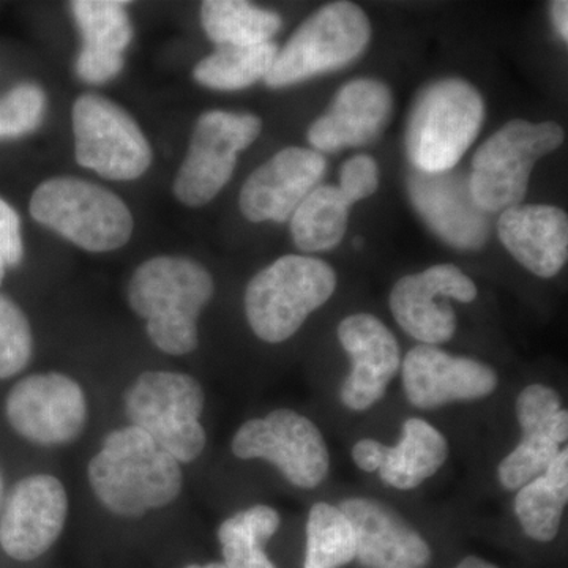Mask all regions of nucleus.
<instances>
[{"instance_id": "a878e982", "label": "nucleus", "mask_w": 568, "mask_h": 568, "mask_svg": "<svg viewBox=\"0 0 568 568\" xmlns=\"http://www.w3.org/2000/svg\"><path fill=\"white\" fill-rule=\"evenodd\" d=\"M282 517L274 507L257 504L224 519L216 530L227 568H278L265 545L278 532Z\"/></svg>"}, {"instance_id": "f257e3e1", "label": "nucleus", "mask_w": 568, "mask_h": 568, "mask_svg": "<svg viewBox=\"0 0 568 568\" xmlns=\"http://www.w3.org/2000/svg\"><path fill=\"white\" fill-rule=\"evenodd\" d=\"M99 503L119 518L173 506L183 489L181 463L136 426L112 429L88 466Z\"/></svg>"}, {"instance_id": "58836bf2", "label": "nucleus", "mask_w": 568, "mask_h": 568, "mask_svg": "<svg viewBox=\"0 0 568 568\" xmlns=\"http://www.w3.org/2000/svg\"><path fill=\"white\" fill-rule=\"evenodd\" d=\"M6 267L7 265L3 264L2 260H0V284H2L3 278H6Z\"/></svg>"}, {"instance_id": "423d86ee", "label": "nucleus", "mask_w": 568, "mask_h": 568, "mask_svg": "<svg viewBox=\"0 0 568 568\" xmlns=\"http://www.w3.org/2000/svg\"><path fill=\"white\" fill-rule=\"evenodd\" d=\"M31 215L85 252L122 248L132 239L133 215L118 194L77 178H54L37 186Z\"/></svg>"}, {"instance_id": "7ed1b4c3", "label": "nucleus", "mask_w": 568, "mask_h": 568, "mask_svg": "<svg viewBox=\"0 0 568 568\" xmlns=\"http://www.w3.org/2000/svg\"><path fill=\"white\" fill-rule=\"evenodd\" d=\"M484 121V97L470 82L459 78L433 81L410 110L407 159L420 173L452 171L477 140Z\"/></svg>"}, {"instance_id": "bb28decb", "label": "nucleus", "mask_w": 568, "mask_h": 568, "mask_svg": "<svg viewBox=\"0 0 568 568\" xmlns=\"http://www.w3.org/2000/svg\"><path fill=\"white\" fill-rule=\"evenodd\" d=\"M205 33L219 47L267 43L282 28V18L242 0H207L201 6Z\"/></svg>"}, {"instance_id": "c85d7f7f", "label": "nucleus", "mask_w": 568, "mask_h": 568, "mask_svg": "<svg viewBox=\"0 0 568 568\" xmlns=\"http://www.w3.org/2000/svg\"><path fill=\"white\" fill-rule=\"evenodd\" d=\"M355 559L353 528L338 507L316 503L306 519L304 568H342Z\"/></svg>"}, {"instance_id": "dca6fc26", "label": "nucleus", "mask_w": 568, "mask_h": 568, "mask_svg": "<svg viewBox=\"0 0 568 568\" xmlns=\"http://www.w3.org/2000/svg\"><path fill=\"white\" fill-rule=\"evenodd\" d=\"M402 377L407 402L425 410L487 398L499 384L491 366L428 345L406 354Z\"/></svg>"}, {"instance_id": "2f4dec72", "label": "nucleus", "mask_w": 568, "mask_h": 568, "mask_svg": "<svg viewBox=\"0 0 568 568\" xmlns=\"http://www.w3.org/2000/svg\"><path fill=\"white\" fill-rule=\"evenodd\" d=\"M47 95L37 84H20L0 99V140L20 138L39 129Z\"/></svg>"}, {"instance_id": "7c9ffc66", "label": "nucleus", "mask_w": 568, "mask_h": 568, "mask_svg": "<svg viewBox=\"0 0 568 568\" xmlns=\"http://www.w3.org/2000/svg\"><path fill=\"white\" fill-rule=\"evenodd\" d=\"M31 323L17 302L0 294V381L20 375L31 364Z\"/></svg>"}, {"instance_id": "c756f323", "label": "nucleus", "mask_w": 568, "mask_h": 568, "mask_svg": "<svg viewBox=\"0 0 568 568\" xmlns=\"http://www.w3.org/2000/svg\"><path fill=\"white\" fill-rule=\"evenodd\" d=\"M125 6L126 2H114V0L71 2V11L80 26L84 47L122 54L133 37Z\"/></svg>"}, {"instance_id": "f3484780", "label": "nucleus", "mask_w": 568, "mask_h": 568, "mask_svg": "<svg viewBox=\"0 0 568 568\" xmlns=\"http://www.w3.org/2000/svg\"><path fill=\"white\" fill-rule=\"evenodd\" d=\"M336 334L351 358L339 398L347 409L364 413L386 395L402 368V349L390 328L369 313L345 317Z\"/></svg>"}, {"instance_id": "6ab92c4d", "label": "nucleus", "mask_w": 568, "mask_h": 568, "mask_svg": "<svg viewBox=\"0 0 568 568\" xmlns=\"http://www.w3.org/2000/svg\"><path fill=\"white\" fill-rule=\"evenodd\" d=\"M407 189L410 203L429 230L446 244L458 250H478L488 241L489 213L481 211L474 201L469 175L414 170Z\"/></svg>"}, {"instance_id": "20e7f679", "label": "nucleus", "mask_w": 568, "mask_h": 568, "mask_svg": "<svg viewBox=\"0 0 568 568\" xmlns=\"http://www.w3.org/2000/svg\"><path fill=\"white\" fill-rule=\"evenodd\" d=\"M335 290L332 265L317 257L287 254L250 280L244 297L246 320L257 338L278 345L297 334Z\"/></svg>"}, {"instance_id": "5701e85b", "label": "nucleus", "mask_w": 568, "mask_h": 568, "mask_svg": "<svg viewBox=\"0 0 568 568\" xmlns=\"http://www.w3.org/2000/svg\"><path fill=\"white\" fill-rule=\"evenodd\" d=\"M448 458L446 436L424 418H407L396 446L381 444L377 473L392 488L409 491L439 473Z\"/></svg>"}, {"instance_id": "1a4fd4ad", "label": "nucleus", "mask_w": 568, "mask_h": 568, "mask_svg": "<svg viewBox=\"0 0 568 568\" xmlns=\"http://www.w3.org/2000/svg\"><path fill=\"white\" fill-rule=\"evenodd\" d=\"M74 155L78 164L108 181H136L151 168L153 153L140 125L123 108L99 93H84L73 104Z\"/></svg>"}, {"instance_id": "6e6552de", "label": "nucleus", "mask_w": 568, "mask_h": 568, "mask_svg": "<svg viewBox=\"0 0 568 568\" xmlns=\"http://www.w3.org/2000/svg\"><path fill=\"white\" fill-rule=\"evenodd\" d=\"M564 142L556 122L514 119L493 133L474 153L470 194L481 211L504 212L521 204L538 160Z\"/></svg>"}, {"instance_id": "72a5a7b5", "label": "nucleus", "mask_w": 568, "mask_h": 568, "mask_svg": "<svg viewBox=\"0 0 568 568\" xmlns=\"http://www.w3.org/2000/svg\"><path fill=\"white\" fill-rule=\"evenodd\" d=\"M123 69V58L119 52L95 50L82 47L77 61V73L89 84H103L114 80Z\"/></svg>"}, {"instance_id": "b1692460", "label": "nucleus", "mask_w": 568, "mask_h": 568, "mask_svg": "<svg viewBox=\"0 0 568 568\" xmlns=\"http://www.w3.org/2000/svg\"><path fill=\"white\" fill-rule=\"evenodd\" d=\"M568 503V450L562 452L544 474L518 489L514 510L523 532L532 540H555Z\"/></svg>"}, {"instance_id": "aec40b11", "label": "nucleus", "mask_w": 568, "mask_h": 568, "mask_svg": "<svg viewBox=\"0 0 568 568\" xmlns=\"http://www.w3.org/2000/svg\"><path fill=\"white\" fill-rule=\"evenodd\" d=\"M353 528L355 559L364 568H426L428 541L398 511L369 497H349L338 506Z\"/></svg>"}, {"instance_id": "9b49d317", "label": "nucleus", "mask_w": 568, "mask_h": 568, "mask_svg": "<svg viewBox=\"0 0 568 568\" xmlns=\"http://www.w3.org/2000/svg\"><path fill=\"white\" fill-rule=\"evenodd\" d=\"M263 122L242 112L207 111L197 119L189 153L174 179V194L189 207L219 196L233 178L237 155L260 138Z\"/></svg>"}, {"instance_id": "c9c22d12", "label": "nucleus", "mask_w": 568, "mask_h": 568, "mask_svg": "<svg viewBox=\"0 0 568 568\" xmlns=\"http://www.w3.org/2000/svg\"><path fill=\"white\" fill-rule=\"evenodd\" d=\"M568 3L566 0H558L551 3V20L558 31L560 39L568 40Z\"/></svg>"}, {"instance_id": "f8f14e48", "label": "nucleus", "mask_w": 568, "mask_h": 568, "mask_svg": "<svg viewBox=\"0 0 568 568\" xmlns=\"http://www.w3.org/2000/svg\"><path fill=\"white\" fill-rule=\"evenodd\" d=\"M6 418L10 428L33 446H67L88 426V396L69 375L33 373L10 388L6 396Z\"/></svg>"}, {"instance_id": "cd10ccee", "label": "nucleus", "mask_w": 568, "mask_h": 568, "mask_svg": "<svg viewBox=\"0 0 568 568\" xmlns=\"http://www.w3.org/2000/svg\"><path fill=\"white\" fill-rule=\"evenodd\" d=\"M278 50L274 41L253 47L224 44L194 67L193 78L213 91H242L264 80Z\"/></svg>"}, {"instance_id": "4c0bfd02", "label": "nucleus", "mask_w": 568, "mask_h": 568, "mask_svg": "<svg viewBox=\"0 0 568 568\" xmlns=\"http://www.w3.org/2000/svg\"><path fill=\"white\" fill-rule=\"evenodd\" d=\"M185 568H227L223 562L190 564Z\"/></svg>"}, {"instance_id": "0eeeda50", "label": "nucleus", "mask_w": 568, "mask_h": 568, "mask_svg": "<svg viewBox=\"0 0 568 568\" xmlns=\"http://www.w3.org/2000/svg\"><path fill=\"white\" fill-rule=\"evenodd\" d=\"M372 40V22L353 2H334L306 18L278 50L264 81L283 89L349 65Z\"/></svg>"}, {"instance_id": "ea45409f", "label": "nucleus", "mask_w": 568, "mask_h": 568, "mask_svg": "<svg viewBox=\"0 0 568 568\" xmlns=\"http://www.w3.org/2000/svg\"><path fill=\"white\" fill-rule=\"evenodd\" d=\"M2 496H3V477H2V470H0V504H2Z\"/></svg>"}, {"instance_id": "412c9836", "label": "nucleus", "mask_w": 568, "mask_h": 568, "mask_svg": "<svg viewBox=\"0 0 568 568\" xmlns=\"http://www.w3.org/2000/svg\"><path fill=\"white\" fill-rule=\"evenodd\" d=\"M394 112V95L383 81L354 80L343 85L334 102L308 129L316 152L362 148L381 136Z\"/></svg>"}, {"instance_id": "393cba45", "label": "nucleus", "mask_w": 568, "mask_h": 568, "mask_svg": "<svg viewBox=\"0 0 568 568\" xmlns=\"http://www.w3.org/2000/svg\"><path fill=\"white\" fill-rule=\"evenodd\" d=\"M351 205L338 186L317 185L291 216L294 244L305 253L334 250L345 237Z\"/></svg>"}, {"instance_id": "4be33fe9", "label": "nucleus", "mask_w": 568, "mask_h": 568, "mask_svg": "<svg viewBox=\"0 0 568 568\" xmlns=\"http://www.w3.org/2000/svg\"><path fill=\"white\" fill-rule=\"evenodd\" d=\"M497 234L508 253L540 278H552L568 257V219L555 205L519 204L500 213Z\"/></svg>"}, {"instance_id": "f704fd0d", "label": "nucleus", "mask_w": 568, "mask_h": 568, "mask_svg": "<svg viewBox=\"0 0 568 568\" xmlns=\"http://www.w3.org/2000/svg\"><path fill=\"white\" fill-rule=\"evenodd\" d=\"M24 257L21 220L18 212L0 197V260L9 267H17Z\"/></svg>"}, {"instance_id": "473e14b6", "label": "nucleus", "mask_w": 568, "mask_h": 568, "mask_svg": "<svg viewBox=\"0 0 568 568\" xmlns=\"http://www.w3.org/2000/svg\"><path fill=\"white\" fill-rule=\"evenodd\" d=\"M379 186V168L372 156L355 155L347 160L339 173V192L351 204L373 196Z\"/></svg>"}, {"instance_id": "ddd939ff", "label": "nucleus", "mask_w": 568, "mask_h": 568, "mask_svg": "<svg viewBox=\"0 0 568 568\" xmlns=\"http://www.w3.org/2000/svg\"><path fill=\"white\" fill-rule=\"evenodd\" d=\"M69 510V493L58 477H22L0 504V548L18 562L41 558L62 536Z\"/></svg>"}, {"instance_id": "2eb2a0df", "label": "nucleus", "mask_w": 568, "mask_h": 568, "mask_svg": "<svg viewBox=\"0 0 568 568\" xmlns=\"http://www.w3.org/2000/svg\"><path fill=\"white\" fill-rule=\"evenodd\" d=\"M515 410L521 440L497 467L499 484L507 491H518L544 474L568 437V414L555 388L530 384L518 395Z\"/></svg>"}, {"instance_id": "9d476101", "label": "nucleus", "mask_w": 568, "mask_h": 568, "mask_svg": "<svg viewBox=\"0 0 568 568\" xmlns=\"http://www.w3.org/2000/svg\"><path fill=\"white\" fill-rule=\"evenodd\" d=\"M231 452L241 459L271 463L297 488L320 487L331 470V454L321 429L308 417L286 407L239 426Z\"/></svg>"}, {"instance_id": "39448f33", "label": "nucleus", "mask_w": 568, "mask_h": 568, "mask_svg": "<svg viewBox=\"0 0 568 568\" xmlns=\"http://www.w3.org/2000/svg\"><path fill=\"white\" fill-rule=\"evenodd\" d=\"M204 406L200 381L168 369L141 373L123 395L130 425L151 436L181 465L196 462L207 446L201 422Z\"/></svg>"}, {"instance_id": "e433bc0d", "label": "nucleus", "mask_w": 568, "mask_h": 568, "mask_svg": "<svg viewBox=\"0 0 568 568\" xmlns=\"http://www.w3.org/2000/svg\"><path fill=\"white\" fill-rule=\"evenodd\" d=\"M455 568H499L495 564L488 562V560L477 558V556H467L458 564Z\"/></svg>"}, {"instance_id": "4468645a", "label": "nucleus", "mask_w": 568, "mask_h": 568, "mask_svg": "<svg viewBox=\"0 0 568 568\" xmlns=\"http://www.w3.org/2000/svg\"><path fill=\"white\" fill-rule=\"evenodd\" d=\"M470 304L477 298V286L454 264H437L418 274L403 276L392 290V315L396 323L420 342L437 346L450 342L458 320L448 301Z\"/></svg>"}, {"instance_id": "f03ea898", "label": "nucleus", "mask_w": 568, "mask_h": 568, "mask_svg": "<svg viewBox=\"0 0 568 568\" xmlns=\"http://www.w3.org/2000/svg\"><path fill=\"white\" fill-rule=\"evenodd\" d=\"M211 272L189 257L156 256L134 271L129 305L145 321L153 346L181 357L200 345L197 320L212 301Z\"/></svg>"}, {"instance_id": "a211bd4d", "label": "nucleus", "mask_w": 568, "mask_h": 568, "mask_svg": "<svg viewBox=\"0 0 568 568\" xmlns=\"http://www.w3.org/2000/svg\"><path fill=\"white\" fill-rule=\"evenodd\" d=\"M323 153L286 148L261 164L246 179L239 205L252 223H284L316 189L325 174Z\"/></svg>"}]
</instances>
